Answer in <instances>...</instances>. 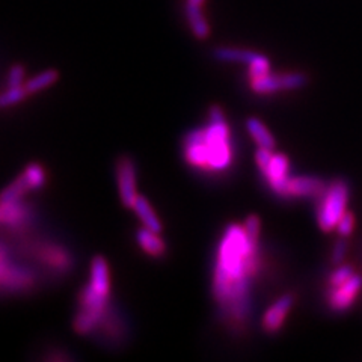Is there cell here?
<instances>
[{"label": "cell", "mask_w": 362, "mask_h": 362, "mask_svg": "<svg viewBox=\"0 0 362 362\" xmlns=\"http://www.w3.org/2000/svg\"><path fill=\"white\" fill-rule=\"evenodd\" d=\"M259 235L245 225L226 226L218 247L213 274V296L222 313L234 323H243L251 311V281L259 267Z\"/></svg>", "instance_id": "1"}, {"label": "cell", "mask_w": 362, "mask_h": 362, "mask_svg": "<svg viewBox=\"0 0 362 362\" xmlns=\"http://www.w3.org/2000/svg\"><path fill=\"white\" fill-rule=\"evenodd\" d=\"M185 160L201 171L222 173L233 163L231 130L219 106H211L209 124L189 132L183 139Z\"/></svg>", "instance_id": "2"}, {"label": "cell", "mask_w": 362, "mask_h": 362, "mask_svg": "<svg viewBox=\"0 0 362 362\" xmlns=\"http://www.w3.org/2000/svg\"><path fill=\"white\" fill-rule=\"evenodd\" d=\"M350 198V189L344 180H334L326 186L319 197L317 207V223L325 233L337 230L338 222L347 213V204Z\"/></svg>", "instance_id": "3"}, {"label": "cell", "mask_w": 362, "mask_h": 362, "mask_svg": "<svg viewBox=\"0 0 362 362\" xmlns=\"http://www.w3.org/2000/svg\"><path fill=\"white\" fill-rule=\"evenodd\" d=\"M255 163L270 190L275 195L286 198L287 185L291 177L288 157L282 153H274V150L258 148L255 153Z\"/></svg>", "instance_id": "4"}, {"label": "cell", "mask_w": 362, "mask_h": 362, "mask_svg": "<svg viewBox=\"0 0 362 362\" xmlns=\"http://www.w3.org/2000/svg\"><path fill=\"white\" fill-rule=\"evenodd\" d=\"M362 290V276L354 274L346 282L335 287H329L327 293V305L335 313L347 311L358 299Z\"/></svg>", "instance_id": "5"}, {"label": "cell", "mask_w": 362, "mask_h": 362, "mask_svg": "<svg viewBox=\"0 0 362 362\" xmlns=\"http://www.w3.org/2000/svg\"><path fill=\"white\" fill-rule=\"evenodd\" d=\"M117 180H118L121 202L126 207L133 209V204L139 195L138 192H136V169L130 157L127 156L119 157L118 165H117Z\"/></svg>", "instance_id": "6"}, {"label": "cell", "mask_w": 362, "mask_h": 362, "mask_svg": "<svg viewBox=\"0 0 362 362\" xmlns=\"http://www.w3.org/2000/svg\"><path fill=\"white\" fill-rule=\"evenodd\" d=\"M326 183L314 175H291L287 185V192H286V198H294V199H300V198H319L325 189Z\"/></svg>", "instance_id": "7"}, {"label": "cell", "mask_w": 362, "mask_h": 362, "mask_svg": "<svg viewBox=\"0 0 362 362\" xmlns=\"http://www.w3.org/2000/svg\"><path fill=\"white\" fill-rule=\"evenodd\" d=\"M293 303H294L293 294H282L281 298H278L274 303L270 305L263 315V320H262L263 329L269 334L278 332L282 327V325H284L288 313L291 311Z\"/></svg>", "instance_id": "8"}, {"label": "cell", "mask_w": 362, "mask_h": 362, "mask_svg": "<svg viewBox=\"0 0 362 362\" xmlns=\"http://www.w3.org/2000/svg\"><path fill=\"white\" fill-rule=\"evenodd\" d=\"M89 286L93 287L97 293L103 294V296H110V278H109V266L106 259L97 255L93 258L90 263V279Z\"/></svg>", "instance_id": "9"}, {"label": "cell", "mask_w": 362, "mask_h": 362, "mask_svg": "<svg viewBox=\"0 0 362 362\" xmlns=\"http://www.w3.org/2000/svg\"><path fill=\"white\" fill-rule=\"evenodd\" d=\"M202 6L204 5L189 2V0H186L185 9H186L187 23L190 26V30L194 32V35L198 40H207L210 35V26H209L206 17H204V14H202Z\"/></svg>", "instance_id": "10"}, {"label": "cell", "mask_w": 362, "mask_h": 362, "mask_svg": "<svg viewBox=\"0 0 362 362\" xmlns=\"http://www.w3.org/2000/svg\"><path fill=\"white\" fill-rule=\"evenodd\" d=\"M160 233L151 231L150 228H141L138 233H136V240H138L139 246L144 249V251L151 255V257H162L166 252V245L160 235Z\"/></svg>", "instance_id": "11"}, {"label": "cell", "mask_w": 362, "mask_h": 362, "mask_svg": "<svg viewBox=\"0 0 362 362\" xmlns=\"http://www.w3.org/2000/svg\"><path fill=\"white\" fill-rule=\"evenodd\" d=\"M246 130L249 136L254 139V142L258 145V148L275 150V145H276L275 138L258 118H249L246 121Z\"/></svg>", "instance_id": "12"}, {"label": "cell", "mask_w": 362, "mask_h": 362, "mask_svg": "<svg viewBox=\"0 0 362 362\" xmlns=\"http://www.w3.org/2000/svg\"><path fill=\"white\" fill-rule=\"evenodd\" d=\"M133 210L139 216V219L144 223V226H146V228H150L151 231L162 233V230H163L162 222L158 221L157 214L154 213V210L151 207V204L148 202V199L139 195L138 198H136V201L133 204Z\"/></svg>", "instance_id": "13"}, {"label": "cell", "mask_w": 362, "mask_h": 362, "mask_svg": "<svg viewBox=\"0 0 362 362\" xmlns=\"http://www.w3.org/2000/svg\"><path fill=\"white\" fill-rule=\"evenodd\" d=\"M249 85H251V89L258 95H270L282 90L279 74H274L272 71L258 77H251L249 78Z\"/></svg>", "instance_id": "14"}, {"label": "cell", "mask_w": 362, "mask_h": 362, "mask_svg": "<svg viewBox=\"0 0 362 362\" xmlns=\"http://www.w3.org/2000/svg\"><path fill=\"white\" fill-rule=\"evenodd\" d=\"M29 190L32 189L28 183V180L21 174L8 187L0 192V206H9V204L20 202L21 198L25 197Z\"/></svg>", "instance_id": "15"}, {"label": "cell", "mask_w": 362, "mask_h": 362, "mask_svg": "<svg viewBox=\"0 0 362 362\" xmlns=\"http://www.w3.org/2000/svg\"><path fill=\"white\" fill-rule=\"evenodd\" d=\"M255 52L251 50H242V49H233V47H221L214 52L216 59L222 62H240V64H249L255 58Z\"/></svg>", "instance_id": "16"}, {"label": "cell", "mask_w": 362, "mask_h": 362, "mask_svg": "<svg viewBox=\"0 0 362 362\" xmlns=\"http://www.w3.org/2000/svg\"><path fill=\"white\" fill-rule=\"evenodd\" d=\"M59 78V73L56 70H45L42 73H40L38 76H35L33 78H30L29 82L25 83V88L29 94H35L40 93V90L52 86L56 81Z\"/></svg>", "instance_id": "17"}, {"label": "cell", "mask_w": 362, "mask_h": 362, "mask_svg": "<svg viewBox=\"0 0 362 362\" xmlns=\"http://www.w3.org/2000/svg\"><path fill=\"white\" fill-rule=\"evenodd\" d=\"M29 95V93L26 90L25 86H9L5 93L0 94V109H5L9 106H14L20 101L25 100Z\"/></svg>", "instance_id": "18"}, {"label": "cell", "mask_w": 362, "mask_h": 362, "mask_svg": "<svg viewBox=\"0 0 362 362\" xmlns=\"http://www.w3.org/2000/svg\"><path fill=\"white\" fill-rule=\"evenodd\" d=\"M23 175L26 177L32 190H38L45 185V173L40 163H29L23 171Z\"/></svg>", "instance_id": "19"}, {"label": "cell", "mask_w": 362, "mask_h": 362, "mask_svg": "<svg viewBox=\"0 0 362 362\" xmlns=\"http://www.w3.org/2000/svg\"><path fill=\"white\" fill-rule=\"evenodd\" d=\"M282 90H296L307 85V77L302 73H284L279 74Z\"/></svg>", "instance_id": "20"}, {"label": "cell", "mask_w": 362, "mask_h": 362, "mask_svg": "<svg viewBox=\"0 0 362 362\" xmlns=\"http://www.w3.org/2000/svg\"><path fill=\"white\" fill-rule=\"evenodd\" d=\"M247 66H249V73H247L249 78L270 73V62H269V59L266 58V56L259 54V53L255 54V58L247 64Z\"/></svg>", "instance_id": "21"}, {"label": "cell", "mask_w": 362, "mask_h": 362, "mask_svg": "<svg viewBox=\"0 0 362 362\" xmlns=\"http://www.w3.org/2000/svg\"><path fill=\"white\" fill-rule=\"evenodd\" d=\"M354 274H355V272H354V269L350 267V266L338 264L332 270V274L329 275V287H335V286L343 284V282H346Z\"/></svg>", "instance_id": "22"}, {"label": "cell", "mask_w": 362, "mask_h": 362, "mask_svg": "<svg viewBox=\"0 0 362 362\" xmlns=\"http://www.w3.org/2000/svg\"><path fill=\"white\" fill-rule=\"evenodd\" d=\"M355 230V216L350 211H347L344 216L341 218V221L338 222L337 225V233L343 237V239H346V237H350L352 235Z\"/></svg>", "instance_id": "23"}, {"label": "cell", "mask_w": 362, "mask_h": 362, "mask_svg": "<svg viewBox=\"0 0 362 362\" xmlns=\"http://www.w3.org/2000/svg\"><path fill=\"white\" fill-rule=\"evenodd\" d=\"M23 81H25V66L23 65H14L11 68L8 76V85L9 86H23Z\"/></svg>", "instance_id": "24"}, {"label": "cell", "mask_w": 362, "mask_h": 362, "mask_svg": "<svg viewBox=\"0 0 362 362\" xmlns=\"http://www.w3.org/2000/svg\"><path fill=\"white\" fill-rule=\"evenodd\" d=\"M346 252H347V243H346V240H339L338 243H335V246L332 249V263L335 266L341 264L344 257H346Z\"/></svg>", "instance_id": "25"}, {"label": "cell", "mask_w": 362, "mask_h": 362, "mask_svg": "<svg viewBox=\"0 0 362 362\" xmlns=\"http://www.w3.org/2000/svg\"><path fill=\"white\" fill-rule=\"evenodd\" d=\"M4 222H5V210L2 206H0V223H4Z\"/></svg>", "instance_id": "26"}]
</instances>
